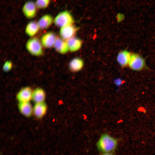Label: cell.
<instances>
[{
  "mask_svg": "<svg viewBox=\"0 0 155 155\" xmlns=\"http://www.w3.org/2000/svg\"><path fill=\"white\" fill-rule=\"evenodd\" d=\"M118 140L107 133L101 135L96 144L98 150L102 153H112L117 148Z\"/></svg>",
  "mask_w": 155,
  "mask_h": 155,
  "instance_id": "1",
  "label": "cell"
},
{
  "mask_svg": "<svg viewBox=\"0 0 155 155\" xmlns=\"http://www.w3.org/2000/svg\"><path fill=\"white\" fill-rule=\"evenodd\" d=\"M42 45L38 38L29 39L26 42V47L28 52L32 55L40 56L43 54Z\"/></svg>",
  "mask_w": 155,
  "mask_h": 155,
  "instance_id": "2",
  "label": "cell"
},
{
  "mask_svg": "<svg viewBox=\"0 0 155 155\" xmlns=\"http://www.w3.org/2000/svg\"><path fill=\"white\" fill-rule=\"evenodd\" d=\"M74 22L73 18L71 13L67 11L59 13L56 16L53 21L56 26L60 28L73 24Z\"/></svg>",
  "mask_w": 155,
  "mask_h": 155,
  "instance_id": "3",
  "label": "cell"
},
{
  "mask_svg": "<svg viewBox=\"0 0 155 155\" xmlns=\"http://www.w3.org/2000/svg\"><path fill=\"white\" fill-rule=\"evenodd\" d=\"M131 69L135 71H140L145 67V61L143 58L137 54L131 55L129 65Z\"/></svg>",
  "mask_w": 155,
  "mask_h": 155,
  "instance_id": "4",
  "label": "cell"
},
{
  "mask_svg": "<svg viewBox=\"0 0 155 155\" xmlns=\"http://www.w3.org/2000/svg\"><path fill=\"white\" fill-rule=\"evenodd\" d=\"M33 90L29 86L21 88L16 95V98L18 102H30L32 100Z\"/></svg>",
  "mask_w": 155,
  "mask_h": 155,
  "instance_id": "5",
  "label": "cell"
},
{
  "mask_svg": "<svg viewBox=\"0 0 155 155\" xmlns=\"http://www.w3.org/2000/svg\"><path fill=\"white\" fill-rule=\"evenodd\" d=\"M78 29L73 24L66 26L61 28L60 34L62 38L67 40L73 37Z\"/></svg>",
  "mask_w": 155,
  "mask_h": 155,
  "instance_id": "6",
  "label": "cell"
},
{
  "mask_svg": "<svg viewBox=\"0 0 155 155\" xmlns=\"http://www.w3.org/2000/svg\"><path fill=\"white\" fill-rule=\"evenodd\" d=\"M37 7L35 3L32 1H28L24 5L22 11L25 16L28 18L31 19L36 15Z\"/></svg>",
  "mask_w": 155,
  "mask_h": 155,
  "instance_id": "7",
  "label": "cell"
},
{
  "mask_svg": "<svg viewBox=\"0 0 155 155\" xmlns=\"http://www.w3.org/2000/svg\"><path fill=\"white\" fill-rule=\"evenodd\" d=\"M57 38L55 33L49 32L42 35L40 40L43 46L46 48H50L54 46Z\"/></svg>",
  "mask_w": 155,
  "mask_h": 155,
  "instance_id": "8",
  "label": "cell"
},
{
  "mask_svg": "<svg viewBox=\"0 0 155 155\" xmlns=\"http://www.w3.org/2000/svg\"><path fill=\"white\" fill-rule=\"evenodd\" d=\"M47 106L45 102L35 103L33 106V115L37 119H40L46 115Z\"/></svg>",
  "mask_w": 155,
  "mask_h": 155,
  "instance_id": "9",
  "label": "cell"
},
{
  "mask_svg": "<svg viewBox=\"0 0 155 155\" xmlns=\"http://www.w3.org/2000/svg\"><path fill=\"white\" fill-rule=\"evenodd\" d=\"M18 107L20 113L26 117L33 115V106L30 102H19Z\"/></svg>",
  "mask_w": 155,
  "mask_h": 155,
  "instance_id": "10",
  "label": "cell"
},
{
  "mask_svg": "<svg viewBox=\"0 0 155 155\" xmlns=\"http://www.w3.org/2000/svg\"><path fill=\"white\" fill-rule=\"evenodd\" d=\"M46 97V92L43 88L38 87L33 90L32 100L35 103L44 102Z\"/></svg>",
  "mask_w": 155,
  "mask_h": 155,
  "instance_id": "11",
  "label": "cell"
},
{
  "mask_svg": "<svg viewBox=\"0 0 155 155\" xmlns=\"http://www.w3.org/2000/svg\"><path fill=\"white\" fill-rule=\"evenodd\" d=\"M131 54L129 51L123 50L120 51L117 57V60L122 67H125L129 65Z\"/></svg>",
  "mask_w": 155,
  "mask_h": 155,
  "instance_id": "12",
  "label": "cell"
},
{
  "mask_svg": "<svg viewBox=\"0 0 155 155\" xmlns=\"http://www.w3.org/2000/svg\"><path fill=\"white\" fill-rule=\"evenodd\" d=\"M54 47L57 52L61 54H65L69 50L66 41L59 37L57 38Z\"/></svg>",
  "mask_w": 155,
  "mask_h": 155,
  "instance_id": "13",
  "label": "cell"
},
{
  "mask_svg": "<svg viewBox=\"0 0 155 155\" xmlns=\"http://www.w3.org/2000/svg\"><path fill=\"white\" fill-rule=\"evenodd\" d=\"M53 21L52 16L50 15L47 14L42 16L37 23L40 29L44 30L49 27Z\"/></svg>",
  "mask_w": 155,
  "mask_h": 155,
  "instance_id": "14",
  "label": "cell"
},
{
  "mask_svg": "<svg viewBox=\"0 0 155 155\" xmlns=\"http://www.w3.org/2000/svg\"><path fill=\"white\" fill-rule=\"evenodd\" d=\"M69 50L71 52L78 51L81 48L82 44L79 38L73 37L66 40Z\"/></svg>",
  "mask_w": 155,
  "mask_h": 155,
  "instance_id": "15",
  "label": "cell"
},
{
  "mask_svg": "<svg viewBox=\"0 0 155 155\" xmlns=\"http://www.w3.org/2000/svg\"><path fill=\"white\" fill-rule=\"evenodd\" d=\"M39 29L38 23L32 21L29 22L26 25L25 32L28 36L33 37L38 32Z\"/></svg>",
  "mask_w": 155,
  "mask_h": 155,
  "instance_id": "16",
  "label": "cell"
},
{
  "mask_svg": "<svg viewBox=\"0 0 155 155\" xmlns=\"http://www.w3.org/2000/svg\"><path fill=\"white\" fill-rule=\"evenodd\" d=\"M84 63L81 58L76 57L73 59L69 64V68L73 72H77L80 71L82 68Z\"/></svg>",
  "mask_w": 155,
  "mask_h": 155,
  "instance_id": "17",
  "label": "cell"
},
{
  "mask_svg": "<svg viewBox=\"0 0 155 155\" xmlns=\"http://www.w3.org/2000/svg\"><path fill=\"white\" fill-rule=\"evenodd\" d=\"M50 0H36L35 3L37 8L44 9L49 6Z\"/></svg>",
  "mask_w": 155,
  "mask_h": 155,
  "instance_id": "18",
  "label": "cell"
},
{
  "mask_svg": "<svg viewBox=\"0 0 155 155\" xmlns=\"http://www.w3.org/2000/svg\"><path fill=\"white\" fill-rule=\"evenodd\" d=\"M13 67V64L12 61L9 60L7 61L3 65V71L5 72H7L11 70Z\"/></svg>",
  "mask_w": 155,
  "mask_h": 155,
  "instance_id": "19",
  "label": "cell"
},
{
  "mask_svg": "<svg viewBox=\"0 0 155 155\" xmlns=\"http://www.w3.org/2000/svg\"><path fill=\"white\" fill-rule=\"evenodd\" d=\"M122 80L120 78H117L114 81L115 84L118 86H120L122 84Z\"/></svg>",
  "mask_w": 155,
  "mask_h": 155,
  "instance_id": "20",
  "label": "cell"
},
{
  "mask_svg": "<svg viewBox=\"0 0 155 155\" xmlns=\"http://www.w3.org/2000/svg\"><path fill=\"white\" fill-rule=\"evenodd\" d=\"M100 155H114L112 153H102Z\"/></svg>",
  "mask_w": 155,
  "mask_h": 155,
  "instance_id": "21",
  "label": "cell"
}]
</instances>
